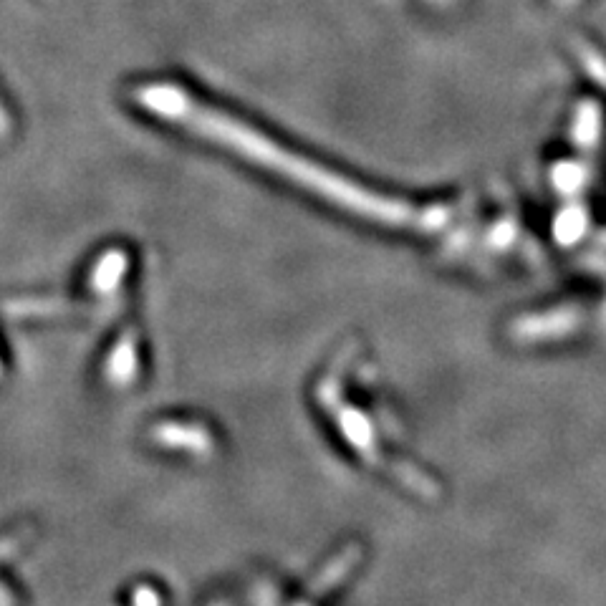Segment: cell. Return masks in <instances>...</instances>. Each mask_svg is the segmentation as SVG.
<instances>
[{"label": "cell", "mask_w": 606, "mask_h": 606, "mask_svg": "<svg viewBox=\"0 0 606 606\" xmlns=\"http://www.w3.org/2000/svg\"><path fill=\"white\" fill-rule=\"evenodd\" d=\"M132 101L147 117L223 149L230 157H238L245 165L286 182L293 190L354 220L389 230H435L437 225L447 223V210L440 205L422 208L410 197L377 190L357 177L334 170L326 162L306 155L303 149L256 127L250 119L195 94L185 84L172 79H144L132 89Z\"/></svg>", "instance_id": "1"}, {"label": "cell", "mask_w": 606, "mask_h": 606, "mask_svg": "<svg viewBox=\"0 0 606 606\" xmlns=\"http://www.w3.org/2000/svg\"><path fill=\"white\" fill-rule=\"evenodd\" d=\"M152 437L165 447H185V450L192 452H208L210 445H213L208 430H200V427L192 425H157L152 430Z\"/></svg>", "instance_id": "4"}, {"label": "cell", "mask_w": 606, "mask_h": 606, "mask_svg": "<svg viewBox=\"0 0 606 606\" xmlns=\"http://www.w3.org/2000/svg\"><path fill=\"white\" fill-rule=\"evenodd\" d=\"M359 559H362V546H359V543H351V546L341 548L334 559H331L329 564H326L324 569L314 576V581H311V586H309L311 596L329 594V591L334 589L339 581H344L346 576L354 571V566L359 564Z\"/></svg>", "instance_id": "3"}, {"label": "cell", "mask_w": 606, "mask_h": 606, "mask_svg": "<svg viewBox=\"0 0 606 606\" xmlns=\"http://www.w3.org/2000/svg\"><path fill=\"white\" fill-rule=\"evenodd\" d=\"M331 412H334L341 435L349 440V445L354 447L367 463H372L374 468H384L382 458H379L377 452V445H374V430L372 425H369L367 417H364L359 410H354V407H344L341 402L336 404Z\"/></svg>", "instance_id": "2"}]
</instances>
